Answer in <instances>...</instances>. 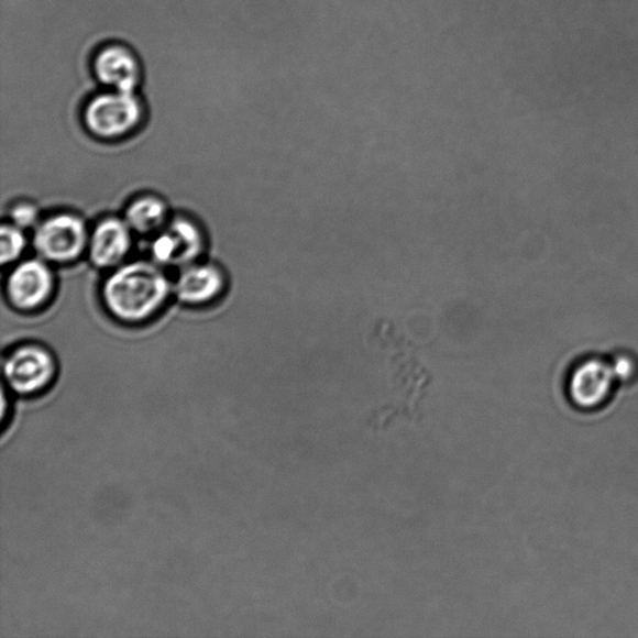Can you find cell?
Masks as SVG:
<instances>
[{"label":"cell","mask_w":638,"mask_h":638,"mask_svg":"<svg viewBox=\"0 0 638 638\" xmlns=\"http://www.w3.org/2000/svg\"><path fill=\"white\" fill-rule=\"evenodd\" d=\"M89 238L87 223L79 216L59 213L37 224L33 245L46 262L69 264L88 250Z\"/></svg>","instance_id":"obj_5"},{"label":"cell","mask_w":638,"mask_h":638,"mask_svg":"<svg viewBox=\"0 0 638 638\" xmlns=\"http://www.w3.org/2000/svg\"><path fill=\"white\" fill-rule=\"evenodd\" d=\"M172 289L174 285L156 262L134 261L111 272L101 295L112 317L121 322L140 323L165 306Z\"/></svg>","instance_id":"obj_1"},{"label":"cell","mask_w":638,"mask_h":638,"mask_svg":"<svg viewBox=\"0 0 638 638\" xmlns=\"http://www.w3.org/2000/svg\"><path fill=\"white\" fill-rule=\"evenodd\" d=\"M205 249V239L190 219L175 218L152 243V257L157 265L185 267L194 264Z\"/></svg>","instance_id":"obj_7"},{"label":"cell","mask_w":638,"mask_h":638,"mask_svg":"<svg viewBox=\"0 0 638 638\" xmlns=\"http://www.w3.org/2000/svg\"><path fill=\"white\" fill-rule=\"evenodd\" d=\"M15 227L22 230L35 229L40 224V210L31 202H19L9 211Z\"/></svg>","instance_id":"obj_14"},{"label":"cell","mask_w":638,"mask_h":638,"mask_svg":"<svg viewBox=\"0 0 638 638\" xmlns=\"http://www.w3.org/2000/svg\"><path fill=\"white\" fill-rule=\"evenodd\" d=\"M91 70L102 87L112 90L136 91L143 79L138 54L123 43L100 46L94 54Z\"/></svg>","instance_id":"obj_8"},{"label":"cell","mask_w":638,"mask_h":638,"mask_svg":"<svg viewBox=\"0 0 638 638\" xmlns=\"http://www.w3.org/2000/svg\"><path fill=\"white\" fill-rule=\"evenodd\" d=\"M618 386L609 356L588 354L572 364L565 392L572 407L591 413L604 409Z\"/></svg>","instance_id":"obj_4"},{"label":"cell","mask_w":638,"mask_h":638,"mask_svg":"<svg viewBox=\"0 0 638 638\" xmlns=\"http://www.w3.org/2000/svg\"><path fill=\"white\" fill-rule=\"evenodd\" d=\"M3 374L9 393L22 399H41L58 378V363L45 346L22 344L4 356Z\"/></svg>","instance_id":"obj_3"},{"label":"cell","mask_w":638,"mask_h":638,"mask_svg":"<svg viewBox=\"0 0 638 638\" xmlns=\"http://www.w3.org/2000/svg\"><path fill=\"white\" fill-rule=\"evenodd\" d=\"M227 284L223 272L212 264H194L182 268L174 294L185 305L202 306L218 298Z\"/></svg>","instance_id":"obj_10"},{"label":"cell","mask_w":638,"mask_h":638,"mask_svg":"<svg viewBox=\"0 0 638 638\" xmlns=\"http://www.w3.org/2000/svg\"><path fill=\"white\" fill-rule=\"evenodd\" d=\"M131 232L125 219L107 218L90 232L88 252L98 268H114L123 264L131 250Z\"/></svg>","instance_id":"obj_9"},{"label":"cell","mask_w":638,"mask_h":638,"mask_svg":"<svg viewBox=\"0 0 638 638\" xmlns=\"http://www.w3.org/2000/svg\"><path fill=\"white\" fill-rule=\"evenodd\" d=\"M26 249V238L24 230L19 229L13 223L3 224L2 228V258L3 265L13 264L22 257Z\"/></svg>","instance_id":"obj_12"},{"label":"cell","mask_w":638,"mask_h":638,"mask_svg":"<svg viewBox=\"0 0 638 638\" xmlns=\"http://www.w3.org/2000/svg\"><path fill=\"white\" fill-rule=\"evenodd\" d=\"M124 219L133 232L155 233L166 227L168 208L160 197L145 195L129 204Z\"/></svg>","instance_id":"obj_11"},{"label":"cell","mask_w":638,"mask_h":638,"mask_svg":"<svg viewBox=\"0 0 638 638\" xmlns=\"http://www.w3.org/2000/svg\"><path fill=\"white\" fill-rule=\"evenodd\" d=\"M53 271L43 258L22 261L9 274L7 296L21 311H34L50 301L54 293Z\"/></svg>","instance_id":"obj_6"},{"label":"cell","mask_w":638,"mask_h":638,"mask_svg":"<svg viewBox=\"0 0 638 638\" xmlns=\"http://www.w3.org/2000/svg\"><path fill=\"white\" fill-rule=\"evenodd\" d=\"M145 106L136 91L108 89L89 99L82 123L100 140L123 139L142 125Z\"/></svg>","instance_id":"obj_2"},{"label":"cell","mask_w":638,"mask_h":638,"mask_svg":"<svg viewBox=\"0 0 638 638\" xmlns=\"http://www.w3.org/2000/svg\"><path fill=\"white\" fill-rule=\"evenodd\" d=\"M616 380L620 386H631L638 380V356L620 351L609 356Z\"/></svg>","instance_id":"obj_13"}]
</instances>
